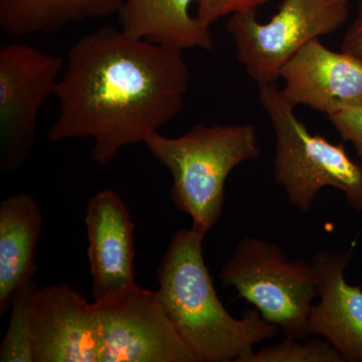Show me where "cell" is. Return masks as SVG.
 <instances>
[{"mask_svg": "<svg viewBox=\"0 0 362 362\" xmlns=\"http://www.w3.org/2000/svg\"><path fill=\"white\" fill-rule=\"evenodd\" d=\"M182 52L107 25L81 37L66 52L47 140L90 138L99 165L145 144L185 108L190 74Z\"/></svg>", "mask_w": 362, "mask_h": 362, "instance_id": "cell-1", "label": "cell"}, {"mask_svg": "<svg viewBox=\"0 0 362 362\" xmlns=\"http://www.w3.org/2000/svg\"><path fill=\"white\" fill-rule=\"evenodd\" d=\"M204 238L192 228L171 237L156 269L157 291L197 362H242L255 345L274 339L281 329L256 308L242 318L228 313L204 261Z\"/></svg>", "mask_w": 362, "mask_h": 362, "instance_id": "cell-2", "label": "cell"}, {"mask_svg": "<svg viewBox=\"0 0 362 362\" xmlns=\"http://www.w3.org/2000/svg\"><path fill=\"white\" fill-rule=\"evenodd\" d=\"M145 145L173 176V204L190 216L192 228L204 235L221 220L228 175L261 153L258 131L250 123L199 124L180 137L157 133Z\"/></svg>", "mask_w": 362, "mask_h": 362, "instance_id": "cell-3", "label": "cell"}, {"mask_svg": "<svg viewBox=\"0 0 362 362\" xmlns=\"http://www.w3.org/2000/svg\"><path fill=\"white\" fill-rule=\"evenodd\" d=\"M259 102L275 133L274 176L293 206L308 213L321 189L329 187L362 213V164L342 144L312 134L277 83L259 86Z\"/></svg>", "mask_w": 362, "mask_h": 362, "instance_id": "cell-4", "label": "cell"}, {"mask_svg": "<svg viewBox=\"0 0 362 362\" xmlns=\"http://www.w3.org/2000/svg\"><path fill=\"white\" fill-rule=\"evenodd\" d=\"M220 279L286 337L301 340L310 335L309 315L317 296L311 262L289 259L278 245L247 237L233 250Z\"/></svg>", "mask_w": 362, "mask_h": 362, "instance_id": "cell-5", "label": "cell"}, {"mask_svg": "<svg viewBox=\"0 0 362 362\" xmlns=\"http://www.w3.org/2000/svg\"><path fill=\"white\" fill-rule=\"evenodd\" d=\"M349 0H282L278 13L261 23L257 11L226 23L235 56L252 81L277 83L286 64L311 40L337 32L349 18Z\"/></svg>", "mask_w": 362, "mask_h": 362, "instance_id": "cell-6", "label": "cell"}, {"mask_svg": "<svg viewBox=\"0 0 362 362\" xmlns=\"http://www.w3.org/2000/svg\"><path fill=\"white\" fill-rule=\"evenodd\" d=\"M65 59L25 44L0 49V165L16 173L37 141V119L56 94Z\"/></svg>", "mask_w": 362, "mask_h": 362, "instance_id": "cell-7", "label": "cell"}, {"mask_svg": "<svg viewBox=\"0 0 362 362\" xmlns=\"http://www.w3.org/2000/svg\"><path fill=\"white\" fill-rule=\"evenodd\" d=\"M93 304L99 330V362H197L158 291L134 283Z\"/></svg>", "mask_w": 362, "mask_h": 362, "instance_id": "cell-8", "label": "cell"}, {"mask_svg": "<svg viewBox=\"0 0 362 362\" xmlns=\"http://www.w3.org/2000/svg\"><path fill=\"white\" fill-rule=\"evenodd\" d=\"M33 362H99L94 304L61 283L39 288L30 307Z\"/></svg>", "mask_w": 362, "mask_h": 362, "instance_id": "cell-9", "label": "cell"}, {"mask_svg": "<svg viewBox=\"0 0 362 362\" xmlns=\"http://www.w3.org/2000/svg\"><path fill=\"white\" fill-rule=\"evenodd\" d=\"M283 96L327 117L362 105V56L334 52L311 40L280 73Z\"/></svg>", "mask_w": 362, "mask_h": 362, "instance_id": "cell-10", "label": "cell"}, {"mask_svg": "<svg viewBox=\"0 0 362 362\" xmlns=\"http://www.w3.org/2000/svg\"><path fill=\"white\" fill-rule=\"evenodd\" d=\"M88 259L94 301L135 283V225L129 209L115 190H100L86 209Z\"/></svg>", "mask_w": 362, "mask_h": 362, "instance_id": "cell-11", "label": "cell"}, {"mask_svg": "<svg viewBox=\"0 0 362 362\" xmlns=\"http://www.w3.org/2000/svg\"><path fill=\"white\" fill-rule=\"evenodd\" d=\"M352 251H322L312 258L317 296L309 315V333L319 335L345 361L362 362V289L345 280Z\"/></svg>", "mask_w": 362, "mask_h": 362, "instance_id": "cell-12", "label": "cell"}, {"mask_svg": "<svg viewBox=\"0 0 362 362\" xmlns=\"http://www.w3.org/2000/svg\"><path fill=\"white\" fill-rule=\"evenodd\" d=\"M42 226L37 202L30 194L9 195L0 202V315L11 308L14 292L35 279V250Z\"/></svg>", "mask_w": 362, "mask_h": 362, "instance_id": "cell-13", "label": "cell"}, {"mask_svg": "<svg viewBox=\"0 0 362 362\" xmlns=\"http://www.w3.org/2000/svg\"><path fill=\"white\" fill-rule=\"evenodd\" d=\"M197 0H122L121 30L137 37L173 49L211 51V30L202 26L190 8Z\"/></svg>", "mask_w": 362, "mask_h": 362, "instance_id": "cell-14", "label": "cell"}, {"mask_svg": "<svg viewBox=\"0 0 362 362\" xmlns=\"http://www.w3.org/2000/svg\"><path fill=\"white\" fill-rule=\"evenodd\" d=\"M122 0H0V28L13 37L51 35L120 11Z\"/></svg>", "mask_w": 362, "mask_h": 362, "instance_id": "cell-15", "label": "cell"}, {"mask_svg": "<svg viewBox=\"0 0 362 362\" xmlns=\"http://www.w3.org/2000/svg\"><path fill=\"white\" fill-rule=\"evenodd\" d=\"M37 289L32 279L14 292L8 328L0 346V361L33 362L30 307Z\"/></svg>", "mask_w": 362, "mask_h": 362, "instance_id": "cell-16", "label": "cell"}, {"mask_svg": "<svg viewBox=\"0 0 362 362\" xmlns=\"http://www.w3.org/2000/svg\"><path fill=\"white\" fill-rule=\"evenodd\" d=\"M341 354L325 339L306 343L286 337L282 342L252 351L242 362H342Z\"/></svg>", "mask_w": 362, "mask_h": 362, "instance_id": "cell-17", "label": "cell"}, {"mask_svg": "<svg viewBox=\"0 0 362 362\" xmlns=\"http://www.w3.org/2000/svg\"><path fill=\"white\" fill-rule=\"evenodd\" d=\"M272 0H197L195 18L202 26L211 28L216 21L235 13L257 11Z\"/></svg>", "mask_w": 362, "mask_h": 362, "instance_id": "cell-18", "label": "cell"}, {"mask_svg": "<svg viewBox=\"0 0 362 362\" xmlns=\"http://www.w3.org/2000/svg\"><path fill=\"white\" fill-rule=\"evenodd\" d=\"M328 119L340 137L352 143L362 161V105L344 109Z\"/></svg>", "mask_w": 362, "mask_h": 362, "instance_id": "cell-19", "label": "cell"}, {"mask_svg": "<svg viewBox=\"0 0 362 362\" xmlns=\"http://www.w3.org/2000/svg\"><path fill=\"white\" fill-rule=\"evenodd\" d=\"M341 51L362 56V0L357 6L356 18L343 37Z\"/></svg>", "mask_w": 362, "mask_h": 362, "instance_id": "cell-20", "label": "cell"}]
</instances>
